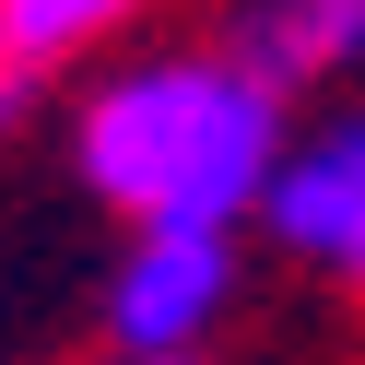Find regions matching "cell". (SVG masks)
<instances>
[{"label":"cell","instance_id":"cell-1","mask_svg":"<svg viewBox=\"0 0 365 365\" xmlns=\"http://www.w3.org/2000/svg\"><path fill=\"white\" fill-rule=\"evenodd\" d=\"M283 142H294L283 95L247 83L224 48H153L71 106V177L106 212H130V236H153V224L236 236L259 212Z\"/></svg>","mask_w":365,"mask_h":365},{"label":"cell","instance_id":"cell-2","mask_svg":"<svg viewBox=\"0 0 365 365\" xmlns=\"http://www.w3.org/2000/svg\"><path fill=\"white\" fill-rule=\"evenodd\" d=\"M259 236L283 259H307V271L365 294V106H341V118L283 142V165L259 189Z\"/></svg>","mask_w":365,"mask_h":365},{"label":"cell","instance_id":"cell-3","mask_svg":"<svg viewBox=\"0 0 365 365\" xmlns=\"http://www.w3.org/2000/svg\"><path fill=\"white\" fill-rule=\"evenodd\" d=\"M224 307H236V236H177V224H153V236H130L118 271H106V341H118V354H200V341L224 330Z\"/></svg>","mask_w":365,"mask_h":365},{"label":"cell","instance_id":"cell-4","mask_svg":"<svg viewBox=\"0 0 365 365\" xmlns=\"http://www.w3.org/2000/svg\"><path fill=\"white\" fill-rule=\"evenodd\" d=\"M224 59L271 95H307V83H341L365 59V0H236L224 12Z\"/></svg>","mask_w":365,"mask_h":365},{"label":"cell","instance_id":"cell-5","mask_svg":"<svg viewBox=\"0 0 365 365\" xmlns=\"http://www.w3.org/2000/svg\"><path fill=\"white\" fill-rule=\"evenodd\" d=\"M153 0H0V71H59V59L106 48L118 24H142Z\"/></svg>","mask_w":365,"mask_h":365},{"label":"cell","instance_id":"cell-6","mask_svg":"<svg viewBox=\"0 0 365 365\" xmlns=\"http://www.w3.org/2000/svg\"><path fill=\"white\" fill-rule=\"evenodd\" d=\"M12 118H24V71H0V130H12Z\"/></svg>","mask_w":365,"mask_h":365},{"label":"cell","instance_id":"cell-7","mask_svg":"<svg viewBox=\"0 0 365 365\" xmlns=\"http://www.w3.org/2000/svg\"><path fill=\"white\" fill-rule=\"evenodd\" d=\"M118 365H212V354H118Z\"/></svg>","mask_w":365,"mask_h":365}]
</instances>
